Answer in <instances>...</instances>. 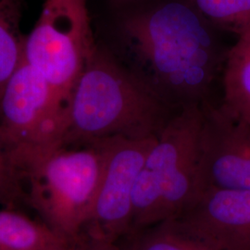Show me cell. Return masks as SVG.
Masks as SVG:
<instances>
[{
    "instance_id": "17",
    "label": "cell",
    "mask_w": 250,
    "mask_h": 250,
    "mask_svg": "<svg viewBox=\"0 0 250 250\" xmlns=\"http://www.w3.org/2000/svg\"><path fill=\"white\" fill-rule=\"evenodd\" d=\"M56 250H83L81 241L68 242Z\"/></svg>"
},
{
    "instance_id": "5",
    "label": "cell",
    "mask_w": 250,
    "mask_h": 250,
    "mask_svg": "<svg viewBox=\"0 0 250 250\" xmlns=\"http://www.w3.org/2000/svg\"><path fill=\"white\" fill-rule=\"evenodd\" d=\"M96 45L87 0H45L25 36L23 57L50 84L65 120L73 86Z\"/></svg>"
},
{
    "instance_id": "4",
    "label": "cell",
    "mask_w": 250,
    "mask_h": 250,
    "mask_svg": "<svg viewBox=\"0 0 250 250\" xmlns=\"http://www.w3.org/2000/svg\"><path fill=\"white\" fill-rule=\"evenodd\" d=\"M103 165L98 142L55 146L22 162L32 205L44 224L63 238L80 240L92 214Z\"/></svg>"
},
{
    "instance_id": "3",
    "label": "cell",
    "mask_w": 250,
    "mask_h": 250,
    "mask_svg": "<svg viewBox=\"0 0 250 250\" xmlns=\"http://www.w3.org/2000/svg\"><path fill=\"white\" fill-rule=\"evenodd\" d=\"M202 125V106L182 107L157 136L135 182L130 232L174 218L197 195Z\"/></svg>"
},
{
    "instance_id": "8",
    "label": "cell",
    "mask_w": 250,
    "mask_h": 250,
    "mask_svg": "<svg viewBox=\"0 0 250 250\" xmlns=\"http://www.w3.org/2000/svg\"><path fill=\"white\" fill-rule=\"evenodd\" d=\"M165 222L214 250H250V191L204 188Z\"/></svg>"
},
{
    "instance_id": "16",
    "label": "cell",
    "mask_w": 250,
    "mask_h": 250,
    "mask_svg": "<svg viewBox=\"0 0 250 250\" xmlns=\"http://www.w3.org/2000/svg\"><path fill=\"white\" fill-rule=\"evenodd\" d=\"M81 244L83 250H121L113 243L94 241L86 238H82Z\"/></svg>"
},
{
    "instance_id": "15",
    "label": "cell",
    "mask_w": 250,
    "mask_h": 250,
    "mask_svg": "<svg viewBox=\"0 0 250 250\" xmlns=\"http://www.w3.org/2000/svg\"><path fill=\"white\" fill-rule=\"evenodd\" d=\"M23 174L0 131V204H9L21 195Z\"/></svg>"
},
{
    "instance_id": "9",
    "label": "cell",
    "mask_w": 250,
    "mask_h": 250,
    "mask_svg": "<svg viewBox=\"0 0 250 250\" xmlns=\"http://www.w3.org/2000/svg\"><path fill=\"white\" fill-rule=\"evenodd\" d=\"M202 109L197 193L208 188L250 191V125L209 102Z\"/></svg>"
},
{
    "instance_id": "10",
    "label": "cell",
    "mask_w": 250,
    "mask_h": 250,
    "mask_svg": "<svg viewBox=\"0 0 250 250\" xmlns=\"http://www.w3.org/2000/svg\"><path fill=\"white\" fill-rule=\"evenodd\" d=\"M233 33L237 39L226 54L220 107L228 116L250 125V23Z\"/></svg>"
},
{
    "instance_id": "1",
    "label": "cell",
    "mask_w": 250,
    "mask_h": 250,
    "mask_svg": "<svg viewBox=\"0 0 250 250\" xmlns=\"http://www.w3.org/2000/svg\"><path fill=\"white\" fill-rule=\"evenodd\" d=\"M122 34L136 62L128 66L170 106L209 102L228 49L189 0H165L132 12L123 20Z\"/></svg>"
},
{
    "instance_id": "13",
    "label": "cell",
    "mask_w": 250,
    "mask_h": 250,
    "mask_svg": "<svg viewBox=\"0 0 250 250\" xmlns=\"http://www.w3.org/2000/svg\"><path fill=\"white\" fill-rule=\"evenodd\" d=\"M125 250H214L176 231L168 222L128 233Z\"/></svg>"
},
{
    "instance_id": "2",
    "label": "cell",
    "mask_w": 250,
    "mask_h": 250,
    "mask_svg": "<svg viewBox=\"0 0 250 250\" xmlns=\"http://www.w3.org/2000/svg\"><path fill=\"white\" fill-rule=\"evenodd\" d=\"M178 110L109 48L96 45L71 94L63 146L155 137Z\"/></svg>"
},
{
    "instance_id": "12",
    "label": "cell",
    "mask_w": 250,
    "mask_h": 250,
    "mask_svg": "<svg viewBox=\"0 0 250 250\" xmlns=\"http://www.w3.org/2000/svg\"><path fill=\"white\" fill-rule=\"evenodd\" d=\"M17 0H0V93L23 59Z\"/></svg>"
},
{
    "instance_id": "14",
    "label": "cell",
    "mask_w": 250,
    "mask_h": 250,
    "mask_svg": "<svg viewBox=\"0 0 250 250\" xmlns=\"http://www.w3.org/2000/svg\"><path fill=\"white\" fill-rule=\"evenodd\" d=\"M217 28L234 32L250 23V0H189Z\"/></svg>"
},
{
    "instance_id": "11",
    "label": "cell",
    "mask_w": 250,
    "mask_h": 250,
    "mask_svg": "<svg viewBox=\"0 0 250 250\" xmlns=\"http://www.w3.org/2000/svg\"><path fill=\"white\" fill-rule=\"evenodd\" d=\"M70 241L25 215L0 209V250H56Z\"/></svg>"
},
{
    "instance_id": "6",
    "label": "cell",
    "mask_w": 250,
    "mask_h": 250,
    "mask_svg": "<svg viewBox=\"0 0 250 250\" xmlns=\"http://www.w3.org/2000/svg\"><path fill=\"white\" fill-rule=\"evenodd\" d=\"M0 131L20 165L63 146L65 114L45 77L23 57L0 93Z\"/></svg>"
},
{
    "instance_id": "7",
    "label": "cell",
    "mask_w": 250,
    "mask_h": 250,
    "mask_svg": "<svg viewBox=\"0 0 250 250\" xmlns=\"http://www.w3.org/2000/svg\"><path fill=\"white\" fill-rule=\"evenodd\" d=\"M156 139L114 136L96 141L104 165L83 238L115 244L130 232L135 182Z\"/></svg>"
}]
</instances>
